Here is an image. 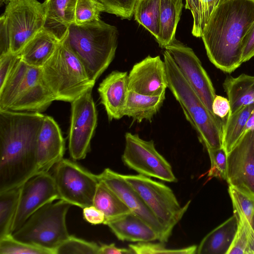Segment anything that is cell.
I'll return each instance as SVG.
<instances>
[{
  "instance_id": "7",
  "label": "cell",
  "mask_w": 254,
  "mask_h": 254,
  "mask_svg": "<svg viewBox=\"0 0 254 254\" xmlns=\"http://www.w3.org/2000/svg\"><path fill=\"white\" fill-rule=\"evenodd\" d=\"M71 205L61 199L44 205L12 235L18 240L52 250L55 253V249L70 236L66 217Z\"/></svg>"
},
{
  "instance_id": "4",
  "label": "cell",
  "mask_w": 254,
  "mask_h": 254,
  "mask_svg": "<svg viewBox=\"0 0 254 254\" xmlns=\"http://www.w3.org/2000/svg\"><path fill=\"white\" fill-rule=\"evenodd\" d=\"M163 57L168 88L180 104L186 118L196 131L200 141L206 150L221 148L222 119L207 108L166 50Z\"/></svg>"
},
{
  "instance_id": "18",
  "label": "cell",
  "mask_w": 254,
  "mask_h": 254,
  "mask_svg": "<svg viewBox=\"0 0 254 254\" xmlns=\"http://www.w3.org/2000/svg\"><path fill=\"white\" fill-rule=\"evenodd\" d=\"M64 152L65 141L60 127L52 117L45 116L37 139L36 174L49 172L64 158Z\"/></svg>"
},
{
  "instance_id": "26",
  "label": "cell",
  "mask_w": 254,
  "mask_h": 254,
  "mask_svg": "<svg viewBox=\"0 0 254 254\" xmlns=\"http://www.w3.org/2000/svg\"><path fill=\"white\" fill-rule=\"evenodd\" d=\"M183 6L182 0H161L160 33L156 40L162 48L176 40V30Z\"/></svg>"
},
{
  "instance_id": "10",
  "label": "cell",
  "mask_w": 254,
  "mask_h": 254,
  "mask_svg": "<svg viewBox=\"0 0 254 254\" xmlns=\"http://www.w3.org/2000/svg\"><path fill=\"white\" fill-rule=\"evenodd\" d=\"M53 177L59 199L82 209L93 205L100 182L97 175L73 160L63 158L55 166Z\"/></svg>"
},
{
  "instance_id": "47",
  "label": "cell",
  "mask_w": 254,
  "mask_h": 254,
  "mask_svg": "<svg viewBox=\"0 0 254 254\" xmlns=\"http://www.w3.org/2000/svg\"><path fill=\"white\" fill-rule=\"evenodd\" d=\"M254 129V110L250 115L245 128L244 129L242 136L249 130Z\"/></svg>"
},
{
  "instance_id": "32",
  "label": "cell",
  "mask_w": 254,
  "mask_h": 254,
  "mask_svg": "<svg viewBox=\"0 0 254 254\" xmlns=\"http://www.w3.org/2000/svg\"><path fill=\"white\" fill-rule=\"evenodd\" d=\"M0 254H55L52 250L22 242L12 234L0 239Z\"/></svg>"
},
{
  "instance_id": "43",
  "label": "cell",
  "mask_w": 254,
  "mask_h": 254,
  "mask_svg": "<svg viewBox=\"0 0 254 254\" xmlns=\"http://www.w3.org/2000/svg\"><path fill=\"white\" fill-rule=\"evenodd\" d=\"M212 110L213 114L221 119L227 117L230 110L228 98L216 95L212 102Z\"/></svg>"
},
{
  "instance_id": "11",
  "label": "cell",
  "mask_w": 254,
  "mask_h": 254,
  "mask_svg": "<svg viewBox=\"0 0 254 254\" xmlns=\"http://www.w3.org/2000/svg\"><path fill=\"white\" fill-rule=\"evenodd\" d=\"M127 166L146 177L168 182H176L169 163L156 149L154 141L141 138L138 134L127 132L122 156Z\"/></svg>"
},
{
  "instance_id": "20",
  "label": "cell",
  "mask_w": 254,
  "mask_h": 254,
  "mask_svg": "<svg viewBox=\"0 0 254 254\" xmlns=\"http://www.w3.org/2000/svg\"><path fill=\"white\" fill-rule=\"evenodd\" d=\"M106 225L121 241L138 243L160 239L159 235L151 226L132 212L110 221Z\"/></svg>"
},
{
  "instance_id": "1",
  "label": "cell",
  "mask_w": 254,
  "mask_h": 254,
  "mask_svg": "<svg viewBox=\"0 0 254 254\" xmlns=\"http://www.w3.org/2000/svg\"><path fill=\"white\" fill-rule=\"evenodd\" d=\"M42 113L0 110V192L22 186L36 174Z\"/></svg>"
},
{
  "instance_id": "34",
  "label": "cell",
  "mask_w": 254,
  "mask_h": 254,
  "mask_svg": "<svg viewBox=\"0 0 254 254\" xmlns=\"http://www.w3.org/2000/svg\"><path fill=\"white\" fill-rule=\"evenodd\" d=\"M105 11L98 0H77L74 13V23L82 24L100 19V13Z\"/></svg>"
},
{
  "instance_id": "22",
  "label": "cell",
  "mask_w": 254,
  "mask_h": 254,
  "mask_svg": "<svg viewBox=\"0 0 254 254\" xmlns=\"http://www.w3.org/2000/svg\"><path fill=\"white\" fill-rule=\"evenodd\" d=\"M61 40L44 27L18 54L26 64L42 67L53 54Z\"/></svg>"
},
{
  "instance_id": "35",
  "label": "cell",
  "mask_w": 254,
  "mask_h": 254,
  "mask_svg": "<svg viewBox=\"0 0 254 254\" xmlns=\"http://www.w3.org/2000/svg\"><path fill=\"white\" fill-rule=\"evenodd\" d=\"M100 246L75 236H70L55 250V254H99Z\"/></svg>"
},
{
  "instance_id": "23",
  "label": "cell",
  "mask_w": 254,
  "mask_h": 254,
  "mask_svg": "<svg viewBox=\"0 0 254 254\" xmlns=\"http://www.w3.org/2000/svg\"><path fill=\"white\" fill-rule=\"evenodd\" d=\"M236 214L209 232L197 248L198 254H227L237 231Z\"/></svg>"
},
{
  "instance_id": "36",
  "label": "cell",
  "mask_w": 254,
  "mask_h": 254,
  "mask_svg": "<svg viewBox=\"0 0 254 254\" xmlns=\"http://www.w3.org/2000/svg\"><path fill=\"white\" fill-rule=\"evenodd\" d=\"M161 243H153L150 242H138L135 244H129L128 247L137 254H196L197 247L193 245L190 247L179 249H168Z\"/></svg>"
},
{
  "instance_id": "17",
  "label": "cell",
  "mask_w": 254,
  "mask_h": 254,
  "mask_svg": "<svg viewBox=\"0 0 254 254\" xmlns=\"http://www.w3.org/2000/svg\"><path fill=\"white\" fill-rule=\"evenodd\" d=\"M167 87L165 63L159 56H147L135 64L128 74L129 90L140 94L159 95Z\"/></svg>"
},
{
  "instance_id": "29",
  "label": "cell",
  "mask_w": 254,
  "mask_h": 254,
  "mask_svg": "<svg viewBox=\"0 0 254 254\" xmlns=\"http://www.w3.org/2000/svg\"><path fill=\"white\" fill-rule=\"evenodd\" d=\"M161 0H136L133 10L135 19L157 40L160 33Z\"/></svg>"
},
{
  "instance_id": "28",
  "label": "cell",
  "mask_w": 254,
  "mask_h": 254,
  "mask_svg": "<svg viewBox=\"0 0 254 254\" xmlns=\"http://www.w3.org/2000/svg\"><path fill=\"white\" fill-rule=\"evenodd\" d=\"M254 110V105L245 106L238 112L228 115L224 122L222 147L227 154L243 135L247 122Z\"/></svg>"
},
{
  "instance_id": "33",
  "label": "cell",
  "mask_w": 254,
  "mask_h": 254,
  "mask_svg": "<svg viewBox=\"0 0 254 254\" xmlns=\"http://www.w3.org/2000/svg\"><path fill=\"white\" fill-rule=\"evenodd\" d=\"M234 212L243 214L254 230V195L229 185Z\"/></svg>"
},
{
  "instance_id": "24",
  "label": "cell",
  "mask_w": 254,
  "mask_h": 254,
  "mask_svg": "<svg viewBox=\"0 0 254 254\" xmlns=\"http://www.w3.org/2000/svg\"><path fill=\"white\" fill-rule=\"evenodd\" d=\"M229 102L228 115L242 108L254 105V76L242 73L237 77L227 76L223 84Z\"/></svg>"
},
{
  "instance_id": "8",
  "label": "cell",
  "mask_w": 254,
  "mask_h": 254,
  "mask_svg": "<svg viewBox=\"0 0 254 254\" xmlns=\"http://www.w3.org/2000/svg\"><path fill=\"white\" fill-rule=\"evenodd\" d=\"M121 175L141 197L169 238L189 208L190 200L182 207L172 190L164 184L140 174Z\"/></svg>"
},
{
  "instance_id": "14",
  "label": "cell",
  "mask_w": 254,
  "mask_h": 254,
  "mask_svg": "<svg viewBox=\"0 0 254 254\" xmlns=\"http://www.w3.org/2000/svg\"><path fill=\"white\" fill-rule=\"evenodd\" d=\"M165 49L170 54L186 80L207 108L213 114L212 105L216 95L215 89L193 51L176 40Z\"/></svg>"
},
{
  "instance_id": "48",
  "label": "cell",
  "mask_w": 254,
  "mask_h": 254,
  "mask_svg": "<svg viewBox=\"0 0 254 254\" xmlns=\"http://www.w3.org/2000/svg\"><path fill=\"white\" fill-rule=\"evenodd\" d=\"M12 0H0V4H2V3L7 4Z\"/></svg>"
},
{
  "instance_id": "3",
  "label": "cell",
  "mask_w": 254,
  "mask_h": 254,
  "mask_svg": "<svg viewBox=\"0 0 254 254\" xmlns=\"http://www.w3.org/2000/svg\"><path fill=\"white\" fill-rule=\"evenodd\" d=\"M65 40L96 82L113 60L117 48L118 30L101 19L82 24L72 23Z\"/></svg>"
},
{
  "instance_id": "5",
  "label": "cell",
  "mask_w": 254,
  "mask_h": 254,
  "mask_svg": "<svg viewBox=\"0 0 254 254\" xmlns=\"http://www.w3.org/2000/svg\"><path fill=\"white\" fill-rule=\"evenodd\" d=\"M54 101L55 97L44 80L42 68L26 64L18 55L0 85V110L42 113Z\"/></svg>"
},
{
  "instance_id": "27",
  "label": "cell",
  "mask_w": 254,
  "mask_h": 254,
  "mask_svg": "<svg viewBox=\"0 0 254 254\" xmlns=\"http://www.w3.org/2000/svg\"><path fill=\"white\" fill-rule=\"evenodd\" d=\"M93 205L104 213L105 225L110 221L131 212L119 196L101 181L95 194Z\"/></svg>"
},
{
  "instance_id": "38",
  "label": "cell",
  "mask_w": 254,
  "mask_h": 254,
  "mask_svg": "<svg viewBox=\"0 0 254 254\" xmlns=\"http://www.w3.org/2000/svg\"><path fill=\"white\" fill-rule=\"evenodd\" d=\"M105 7L106 12L124 19H130L136 0H98Z\"/></svg>"
},
{
  "instance_id": "15",
  "label": "cell",
  "mask_w": 254,
  "mask_h": 254,
  "mask_svg": "<svg viewBox=\"0 0 254 254\" xmlns=\"http://www.w3.org/2000/svg\"><path fill=\"white\" fill-rule=\"evenodd\" d=\"M226 181L254 195V129L248 131L227 154Z\"/></svg>"
},
{
  "instance_id": "6",
  "label": "cell",
  "mask_w": 254,
  "mask_h": 254,
  "mask_svg": "<svg viewBox=\"0 0 254 254\" xmlns=\"http://www.w3.org/2000/svg\"><path fill=\"white\" fill-rule=\"evenodd\" d=\"M41 68L44 80L57 101L71 103L92 89L95 83L68 45L65 36Z\"/></svg>"
},
{
  "instance_id": "19",
  "label": "cell",
  "mask_w": 254,
  "mask_h": 254,
  "mask_svg": "<svg viewBox=\"0 0 254 254\" xmlns=\"http://www.w3.org/2000/svg\"><path fill=\"white\" fill-rule=\"evenodd\" d=\"M128 91L127 72L113 71L100 83L98 91L109 121L125 116Z\"/></svg>"
},
{
  "instance_id": "37",
  "label": "cell",
  "mask_w": 254,
  "mask_h": 254,
  "mask_svg": "<svg viewBox=\"0 0 254 254\" xmlns=\"http://www.w3.org/2000/svg\"><path fill=\"white\" fill-rule=\"evenodd\" d=\"M207 151L211 164L208 176L216 177L226 181L227 172L226 151L223 147L217 149H208Z\"/></svg>"
},
{
  "instance_id": "12",
  "label": "cell",
  "mask_w": 254,
  "mask_h": 254,
  "mask_svg": "<svg viewBox=\"0 0 254 254\" xmlns=\"http://www.w3.org/2000/svg\"><path fill=\"white\" fill-rule=\"evenodd\" d=\"M90 89L71 103L68 150L72 160L84 159L90 150L97 125V112Z\"/></svg>"
},
{
  "instance_id": "46",
  "label": "cell",
  "mask_w": 254,
  "mask_h": 254,
  "mask_svg": "<svg viewBox=\"0 0 254 254\" xmlns=\"http://www.w3.org/2000/svg\"><path fill=\"white\" fill-rule=\"evenodd\" d=\"M134 254L130 249L119 248L116 247L115 244H101L99 247V254Z\"/></svg>"
},
{
  "instance_id": "40",
  "label": "cell",
  "mask_w": 254,
  "mask_h": 254,
  "mask_svg": "<svg viewBox=\"0 0 254 254\" xmlns=\"http://www.w3.org/2000/svg\"><path fill=\"white\" fill-rule=\"evenodd\" d=\"M18 57V54L11 52L0 55V85L6 79Z\"/></svg>"
},
{
  "instance_id": "16",
  "label": "cell",
  "mask_w": 254,
  "mask_h": 254,
  "mask_svg": "<svg viewBox=\"0 0 254 254\" xmlns=\"http://www.w3.org/2000/svg\"><path fill=\"white\" fill-rule=\"evenodd\" d=\"M104 183L128 207L131 212L139 216L159 235L160 242H167L169 237L165 229L148 207L137 192L123 178L121 174L106 168L97 175Z\"/></svg>"
},
{
  "instance_id": "31",
  "label": "cell",
  "mask_w": 254,
  "mask_h": 254,
  "mask_svg": "<svg viewBox=\"0 0 254 254\" xmlns=\"http://www.w3.org/2000/svg\"><path fill=\"white\" fill-rule=\"evenodd\" d=\"M235 214L238 218V227L227 254H254V230L243 214Z\"/></svg>"
},
{
  "instance_id": "41",
  "label": "cell",
  "mask_w": 254,
  "mask_h": 254,
  "mask_svg": "<svg viewBox=\"0 0 254 254\" xmlns=\"http://www.w3.org/2000/svg\"><path fill=\"white\" fill-rule=\"evenodd\" d=\"M242 63L254 57V22L244 37L242 42Z\"/></svg>"
},
{
  "instance_id": "2",
  "label": "cell",
  "mask_w": 254,
  "mask_h": 254,
  "mask_svg": "<svg viewBox=\"0 0 254 254\" xmlns=\"http://www.w3.org/2000/svg\"><path fill=\"white\" fill-rule=\"evenodd\" d=\"M254 22V0H221L202 30L209 61L230 73L242 61L243 39Z\"/></svg>"
},
{
  "instance_id": "13",
  "label": "cell",
  "mask_w": 254,
  "mask_h": 254,
  "mask_svg": "<svg viewBox=\"0 0 254 254\" xmlns=\"http://www.w3.org/2000/svg\"><path fill=\"white\" fill-rule=\"evenodd\" d=\"M59 199L53 175L49 172L35 174L21 186L11 234L18 230L35 211L44 205Z\"/></svg>"
},
{
  "instance_id": "42",
  "label": "cell",
  "mask_w": 254,
  "mask_h": 254,
  "mask_svg": "<svg viewBox=\"0 0 254 254\" xmlns=\"http://www.w3.org/2000/svg\"><path fill=\"white\" fill-rule=\"evenodd\" d=\"M82 214L83 219L92 225L105 223V216L104 213L94 205L83 208Z\"/></svg>"
},
{
  "instance_id": "39",
  "label": "cell",
  "mask_w": 254,
  "mask_h": 254,
  "mask_svg": "<svg viewBox=\"0 0 254 254\" xmlns=\"http://www.w3.org/2000/svg\"><path fill=\"white\" fill-rule=\"evenodd\" d=\"M186 8L190 10L193 18V24L191 31L192 35L196 37H201L202 30L201 0H186Z\"/></svg>"
},
{
  "instance_id": "21",
  "label": "cell",
  "mask_w": 254,
  "mask_h": 254,
  "mask_svg": "<svg viewBox=\"0 0 254 254\" xmlns=\"http://www.w3.org/2000/svg\"><path fill=\"white\" fill-rule=\"evenodd\" d=\"M77 0H45L44 28L61 40L69 26L74 22V13Z\"/></svg>"
},
{
  "instance_id": "45",
  "label": "cell",
  "mask_w": 254,
  "mask_h": 254,
  "mask_svg": "<svg viewBox=\"0 0 254 254\" xmlns=\"http://www.w3.org/2000/svg\"><path fill=\"white\" fill-rule=\"evenodd\" d=\"M202 7V29L211 13L221 0H201Z\"/></svg>"
},
{
  "instance_id": "25",
  "label": "cell",
  "mask_w": 254,
  "mask_h": 254,
  "mask_svg": "<svg viewBox=\"0 0 254 254\" xmlns=\"http://www.w3.org/2000/svg\"><path fill=\"white\" fill-rule=\"evenodd\" d=\"M165 99V93L156 96L140 94L129 90L124 115L138 123L143 120L151 121Z\"/></svg>"
},
{
  "instance_id": "30",
  "label": "cell",
  "mask_w": 254,
  "mask_h": 254,
  "mask_svg": "<svg viewBox=\"0 0 254 254\" xmlns=\"http://www.w3.org/2000/svg\"><path fill=\"white\" fill-rule=\"evenodd\" d=\"M21 186L0 192V239L11 234Z\"/></svg>"
},
{
  "instance_id": "44",
  "label": "cell",
  "mask_w": 254,
  "mask_h": 254,
  "mask_svg": "<svg viewBox=\"0 0 254 254\" xmlns=\"http://www.w3.org/2000/svg\"><path fill=\"white\" fill-rule=\"evenodd\" d=\"M9 39L3 17H0V55L10 53Z\"/></svg>"
},
{
  "instance_id": "9",
  "label": "cell",
  "mask_w": 254,
  "mask_h": 254,
  "mask_svg": "<svg viewBox=\"0 0 254 254\" xmlns=\"http://www.w3.org/2000/svg\"><path fill=\"white\" fill-rule=\"evenodd\" d=\"M1 16L9 39L10 51L18 54L45 25L46 10L37 0H12Z\"/></svg>"
}]
</instances>
